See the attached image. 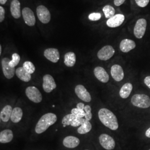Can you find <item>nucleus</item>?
Here are the masks:
<instances>
[{"label":"nucleus","instance_id":"31","mask_svg":"<svg viewBox=\"0 0 150 150\" xmlns=\"http://www.w3.org/2000/svg\"><path fill=\"white\" fill-rule=\"evenodd\" d=\"M71 113L74 115L76 117L79 118H83L85 116V112L84 110L79 109L77 108H74L71 110Z\"/></svg>","mask_w":150,"mask_h":150},{"label":"nucleus","instance_id":"28","mask_svg":"<svg viewBox=\"0 0 150 150\" xmlns=\"http://www.w3.org/2000/svg\"><path fill=\"white\" fill-rule=\"evenodd\" d=\"M22 67L24 68L25 70L27 71L28 73H29L31 75L33 74L36 70L35 65L31 61H25L23 64Z\"/></svg>","mask_w":150,"mask_h":150},{"label":"nucleus","instance_id":"44","mask_svg":"<svg viewBox=\"0 0 150 150\" xmlns=\"http://www.w3.org/2000/svg\"></svg>","mask_w":150,"mask_h":150},{"label":"nucleus","instance_id":"2","mask_svg":"<svg viewBox=\"0 0 150 150\" xmlns=\"http://www.w3.org/2000/svg\"><path fill=\"white\" fill-rule=\"evenodd\" d=\"M57 115L54 113L48 112L44 114L39 119L35 126V131L36 134H41L56 122Z\"/></svg>","mask_w":150,"mask_h":150},{"label":"nucleus","instance_id":"22","mask_svg":"<svg viewBox=\"0 0 150 150\" xmlns=\"http://www.w3.org/2000/svg\"><path fill=\"white\" fill-rule=\"evenodd\" d=\"M17 77L23 82H28L31 80V75L28 73L23 67H20L16 70Z\"/></svg>","mask_w":150,"mask_h":150},{"label":"nucleus","instance_id":"42","mask_svg":"<svg viewBox=\"0 0 150 150\" xmlns=\"http://www.w3.org/2000/svg\"><path fill=\"white\" fill-rule=\"evenodd\" d=\"M2 54V46L0 45V54Z\"/></svg>","mask_w":150,"mask_h":150},{"label":"nucleus","instance_id":"20","mask_svg":"<svg viewBox=\"0 0 150 150\" xmlns=\"http://www.w3.org/2000/svg\"><path fill=\"white\" fill-rule=\"evenodd\" d=\"M13 138V134L10 129H5L0 132V142L7 144L11 142Z\"/></svg>","mask_w":150,"mask_h":150},{"label":"nucleus","instance_id":"18","mask_svg":"<svg viewBox=\"0 0 150 150\" xmlns=\"http://www.w3.org/2000/svg\"><path fill=\"white\" fill-rule=\"evenodd\" d=\"M136 47V43L134 41L129 39H124L120 45L121 51L125 53L129 52Z\"/></svg>","mask_w":150,"mask_h":150},{"label":"nucleus","instance_id":"21","mask_svg":"<svg viewBox=\"0 0 150 150\" xmlns=\"http://www.w3.org/2000/svg\"><path fill=\"white\" fill-rule=\"evenodd\" d=\"M12 107L11 105H7L2 108L0 112V119L4 122H7L11 119L12 112Z\"/></svg>","mask_w":150,"mask_h":150},{"label":"nucleus","instance_id":"43","mask_svg":"<svg viewBox=\"0 0 150 150\" xmlns=\"http://www.w3.org/2000/svg\"></svg>","mask_w":150,"mask_h":150},{"label":"nucleus","instance_id":"4","mask_svg":"<svg viewBox=\"0 0 150 150\" xmlns=\"http://www.w3.org/2000/svg\"><path fill=\"white\" fill-rule=\"evenodd\" d=\"M25 93L27 98L32 102L38 103L42 101L41 92L35 86H28L26 88Z\"/></svg>","mask_w":150,"mask_h":150},{"label":"nucleus","instance_id":"39","mask_svg":"<svg viewBox=\"0 0 150 150\" xmlns=\"http://www.w3.org/2000/svg\"><path fill=\"white\" fill-rule=\"evenodd\" d=\"M85 105L84 103H82V102H79L77 105V108H79V109H80V110H84V108H85Z\"/></svg>","mask_w":150,"mask_h":150},{"label":"nucleus","instance_id":"3","mask_svg":"<svg viewBox=\"0 0 150 150\" xmlns=\"http://www.w3.org/2000/svg\"><path fill=\"white\" fill-rule=\"evenodd\" d=\"M131 101L135 107L147 108L150 107V98L145 94H136L132 97Z\"/></svg>","mask_w":150,"mask_h":150},{"label":"nucleus","instance_id":"10","mask_svg":"<svg viewBox=\"0 0 150 150\" xmlns=\"http://www.w3.org/2000/svg\"><path fill=\"white\" fill-rule=\"evenodd\" d=\"M36 13L39 20L43 23H48L51 20V14L48 9L43 5L38 6Z\"/></svg>","mask_w":150,"mask_h":150},{"label":"nucleus","instance_id":"11","mask_svg":"<svg viewBox=\"0 0 150 150\" xmlns=\"http://www.w3.org/2000/svg\"><path fill=\"white\" fill-rule=\"evenodd\" d=\"M147 26V22L144 18L139 19L135 25L134 28V35L137 38H142L145 35Z\"/></svg>","mask_w":150,"mask_h":150},{"label":"nucleus","instance_id":"17","mask_svg":"<svg viewBox=\"0 0 150 150\" xmlns=\"http://www.w3.org/2000/svg\"><path fill=\"white\" fill-rule=\"evenodd\" d=\"M80 143V141L79 139L73 136H66L63 140L64 146V147L69 149H74L77 147Z\"/></svg>","mask_w":150,"mask_h":150},{"label":"nucleus","instance_id":"15","mask_svg":"<svg viewBox=\"0 0 150 150\" xmlns=\"http://www.w3.org/2000/svg\"><path fill=\"white\" fill-rule=\"evenodd\" d=\"M111 75L113 79L117 82L122 80L124 78V72L122 67L119 64H114L111 69Z\"/></svg>","mask_w":150,"mask_h":150},{"label":"nucleus","instance_id":"41","mask_svg":"<svg viewBox=\"0 0 150 150\" xmlns=\"http://www.w3.org/2000/svg\"><path fill=\"white\" fill-rule=\"evenodd\" d=\"M7 0H0V4L1 5H5Z\"/></svg>","mask_w":150,"mask_h":150},{"label":"nucleus","instance_id":"27","mask_svg":"<svg viewBox=\"0 0 150 150\" xmlns=\"http://www.w3.org/2000/svg\"><path fill=\"white\" fill-rule=\"evenodd\" d=\"M103 12L105 14L106 18L108 19L112 17L113 16H115V10L114 8L110 5L105 6L103 8Z\"/></svg>","mask_w":150,"mask_h":150},{"label":"nucleus","instance_id":"25","mask_svg":"<svg viewBox=\"0 0 150 150\" xmlns=\"http://www.w3.org/2000/svg\"><path fill=\"white\" fill-rule=\"evenodd\" d=\"M76 62V56L74 52H69L64 54V64L66 66L72 67L75 66Z\"/></svg>","mask_w":150,"mask_h":150},{"label":"nucleus","instance_id":"23","mask_svg":"<svg viewBox=\"0 0 150 150\" xmlns=\"http://www.w3.org/2000/svg\"><path fill=\"white\" fill-rule=\"evenodd\" d=\"M23 112L21 108L20 107H15L11 114V121L14 123H17L21 121L23 117Z\"/></svg>","mask_w":150,"mask_h":150},{"label":"nucleus","instance_id":"16","mask_svg":"<svg viewBox=\"0 0 150 150\" xmlns=\"http://www.w3.org/2000/svg\"><path fill=\"white\" fill-rule=\"evenodd\" d=\"M124 20V15L122 14H117L109 18L106 22V24L108 27L111 28L118 27L122 24Z\"/></svg>","mask_w":150,"mask_h":150},{"label":"nucleus","instance_id":"38","mask_svg":"<svg viewBox=\"0 0 150 150\" xmlns=\"http://www.w3.org/2000/svg\"><path fill=\"white\" fill-rule=\"evenodd\" d=\"M125 0H114V4L116 6H120L122 5Z\"/></svg>","mask_w":150,"mask_h":150},{"label":"nucleus","instance_id":"13","mask_svg":"<svg viewBox=\"0 0 150 150\" xmlns=\"http://www.w3.org/2000/svg\"><path fill=\"white\" fill-rule=\"evenodd\" d=\"M44 56L53 63H57L59 59V51L57 48H47L44 51Z\"/></svg>","mask_w":150,"mask_h":150},{"label":"nucleus","instance_id":"14","mask_svg":"<svg viewBox=\"0 0 150 150\" xmlns=\"http://www.w3.org/2000/svg\"><path fill=\"white\" fill-rule=\"evenodd\" d=\"M94 75L97 79L102 83H107L109 81V75L102 67L98 66L93 70Z\"/></svg>","mask_w":150,"mask_h":150},{"label":"nucleus","instance_id":"32","mask_svg":"<svg viewBox=\"0 0 150 150\" xmlns=\"http://www.w3.org/2000/svg\"><path fill=\"white\" fill-rule=\"evenodd\" d=\"M84 111L85 112V119L88 121H90L92 118V109L90 105H86Z\"/></svg>","mask_w":150,"mask_h":150},{"label":"nucleus","instance_id":"19","mask_svg":"<svg viewBox=\"0 0 150 150\" xmlns=\"http://www.w3.org/2000/svg\"><path fill=\"white\" fill-rule=\"evenodd\" d=\"M10 11L11 15L16 19L21 17V5L18 0H12L11 2Z\"/></svg>","mask_w":150,"mask_h":150},{"label":"nucleus","instance_id":"9","mask_svg":"<svg viewBox=\"0 0 150 150\" xmlns=\"http://www.w3.org/2000/svg\"><path fill=\"white\" fill-rule=\"evenodd\" d=\"M57 85L54 77L51 75L46 74L43 77L42 88L46 93H50L56 88Z\"/></svg>","mask_w":150,"mask_h":150},{"label":"nucleus","instance_id":"33","mask_svg":"<svg viewBox=\"0 0 150 150\" xmlns=\"http://www.w3.org/2000/svg\"><path fill=\"white\" fill-rule=\"evenodd\" d=\"M101 18V14L100 13H92L88 16V19L92 21H98Z\"/></svg>","mask_w":150,"mask_h":150},{"label":"nucleus","instance_id":"34","mask_svg":"<svg viewBox=\"0 0 150 150\" xmlns=\"http://www.w3.org/2000/svg\"><path fill=\"white\" fill-rule=\"evenodd\" d=\"M83 118H79L76 117V118L71 122V126L73 127H78L79 126L81 125L83 122Z\"/></svg>","mask_w":150,"mask_h":150},{"label":"nucleus","instance_id":"29","mask_svg":"<svg viewBox=\"0 0 150 150\" xmlns=\"http://www.w3.org/2000/svg\"><path fill=\"white\" fill-rule=\"evenodd\" d=\"M76 117V116L70 113L65 115L62 120V123L64 125V126H70L71 125V122Z\"/></svg>","mask_w":150,"mask_h":150},{"label":"nucleus","instance_id":"36","mask_svg":"<svg viewBox=\"0 0 150 150\" xmlns=\"http://www.w3.org/2000/svg\"><path fill=\"white\" fill-rule=\"evenodd\" d=\"M5 17V11L4 7L0 6V22H2L4 20Z\"/></svg>","mask_w":150,"mask_h":150},{"label":"nucleus","instance_id":"24","mask_svg":"<svg viewBox=\"0 0 150 150\" xmlns=\"http://www.w3.org/2000/svg\"><path fill=\"white\" fill-rule=\"evenodd\" d=\"M133 89V86L131 83H126L122 86L120 90V96L123 99L128 98Z\"/></svg>","mask_w":150,"mask_h":150},{"label":"nucleus","instance_id":"40","mask_svg":"<svg viewBox=\"0 0 150 150\" xmlns=\"http://www.w3.org/2000/svg\"><path fill=\"white\" fill-rule=\"evenodd\" d=\"M145 135L146 137L150 138V127L149 129H147V131L145 132Z\"/></svg>","mask_w":150,"mask_h":150},{"label":"nucleus","instance_id":"37","mask_svg":"<svg viewBox=\"0 0 150 150\" xmlns=\"http://www.w3.org/2000/svg\"><path fill=\"white\" fill-rule=\"evenodd\" d=\"M144 83L150 89V76H148L145 77L144 79Z\"/></svg>","mask_w":150,"mask_h":150},{"label":"nucleus","instance_id":"5","mask_svg":"<svg viewBox=\"0 0 150 150\" xmlns=\"http://www.w3.org/2000/svg\"><path fill=\"white\" fill-rule=\"evenodd\" d=\"M11 60L8 58L5 57L1 61L2 69L4 76L7 79L10 80L12 79L16 72V70L15 68H12L10 66L9 63Z\"/></svg>","mask_w":150,"mask_h":150},{"label":"nucleus","instance_id":"35","mask_svg":"<svg viewBox=\"0 0 150 150\" xmlns=\"http://www.w3.org/2000/svg\"><path fill=\"white\" fill-rule=\"evenodd\" d=\"M137 5L141 7H145L150 2V0H135Z\"/></svg>","mask_w":150,"mask_h":150},{"label":"nucleus","instance_id":"1","mask_svg":"<svg viewBox=\"0 0 150 150\" xmlns=\"http://www.w3.org/2000/svg\"><path fill=\"white\" fill-rule=\"evenodd\" d=\"M98 116L101 123L107 128L115 131L118 128L117 118L115 115L106 108H101L98 112Z\"/></svg>","mask_w":150,"mask_h":150},{"label":"nucleus","instance_id":"7","mask_svg":"<svg viewBox=\"0 0 150 150\" xmlns=\"http://www.w3.org/2000/svg\"><path fill=\"white\" fill-rule=\"evenodd\" d=\"M75 92L76 96L83 102H91V95L83 85H77L75 87Z\"/></svg>","mask_w":150,"mask_h":150},{"label":"nucleus","instance_id":"8","mask_svg":"<svg viewBox=\"0 0 150 150\" xmlns=\"http://www.w3.org/2000/svg\"><path fill=\"white\" fill-rule=\"evenodd\" d=\"M99 142L102 147L107 150H112L115 147V141L108 134H102L99 136Z\"/></svg>","mask_w":150,"mask_h":150},{"label":"nucleus","instance_id":"12","mask_svg":"<svg viewBox=\"0 0 150 150\" xmlns=\"http://www.w3.org/2000/svg\"><path fill=\"white\" fill-rule=\"evenodd\" d=\"M22 16L25 22L29 26H33L36 23V18L33 12L28 7L22 10Z\"/></svg>","mask_w":150,"mask_h":150},{"label":"nucleus","instance_id":"30","mask_svg":"<svg viewBox=\"0 0 150 150\" xmlns=\"http://www.w3.org/2000/svg\"><path fill=\"white\" fill-rule=\"evenodd\" d=\"M12 59L9 63L10 66L12 68H15L20 61V56L17 53H14L12 56Z\"/></svg>","mask_w":150,"mask_h":150},{"label":"nucleus","instance_id":"26","mask_svg":"<svg viewBox=\"0 0 150 150\" xmlns=\"http://www.w3.org/2000/svg\"><path fill=\"white\" fill-rule=\"evenodd\" d=\"M92 129V124L90 121L85 118L83 119V122L77 129V132L81 134H86L89 132Z\"/></svg>","mask_w":150,"mask_h":150},{"label":"nucleus","instance_id":"6","mask_svg":"<svg viewBox=\"0 0 150 150\" xmlns=\"http://www.w3.org/2000/svg\"><path fill=\"white\" fill-rule=\"evenodd\" d=\"M115 51L112 46L106 45L101 48L97 52V57L102 61L110 59L114 55Z\"/></svg>","mask_w":150,"mask_h":150}]
</instances>
